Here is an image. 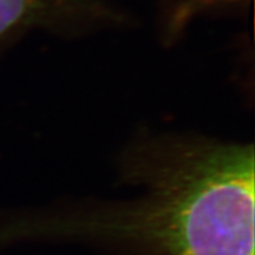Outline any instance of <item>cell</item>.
<instances>
[{
	"label": "cell",
	"instance_id": "6da1fadb",
	"mask_svg": "<svg viewBox=\"0 0 255 255\" xmlns=\"http://www.w3.org/2000/svg\"><path fill=\"white\" fill-rule=\"evenodd\" d=\"M253 144L157 137L130 145L121 180L136 199L38 215L27 237L73 239L132 255H254Z\"/></svg>",
	"mask_w": 255,
	"mask_h": 255
},
{
	"label": "cell",
	"instance_id": "7a4b0ae2",
	"mask_svg": "<svg viewBox=\"0 0 255 255\" xmlns=\"http://www.w3.org/2000/svg\"><path fill=\"white\" fill-rule=\"evenodd\" d=\"M60 0H0V38L39 21Z\"/></svg>",
	"mask_w": 255,
	"mask_h": 255
}]
</instances>
